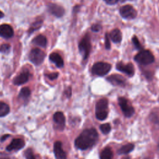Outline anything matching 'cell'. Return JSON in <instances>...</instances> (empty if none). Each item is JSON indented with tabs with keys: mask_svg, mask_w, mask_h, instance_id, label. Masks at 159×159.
I'll list each match as a JSON object with an SVG mask.
<instances>
[{
	"mask_svg": "<svg viewBox=\"0 0 159 159\" xmlns=\"http://www.w3.org/2000/svg\"><path fill=\"white\" fill-rule=\"evenodd\" d=\"M98 133L96 129H86L75 140L74 144L76 148L85 150L94 145L98 140Z\"/></svg>",
	"mask_w": 159,
	"mask_h": 159,
	"instance_id": "cell-1",
	"label": "cell"
},
{
	"mask_svg": "<svg viewBox=\"0 0 159 159\" xmlns=\"http://www.w3.org/2000/svg\"><path fill=\"white\" fill-rule=\"evenodd\" d=\"M108 100L106 98L99 99L96 104L95 115L99 120H105L108 115Z\"/></svg>",
	"mask_w": 159,
	"mask_h": 159,
	"instance_id": "cell-2",
	"label": "cell"
},
{
	"mask_svg": "<svg viewBox=\"0 0 159 159\" xmlns=\"http://www.w3.org/2000/svg\"><path fill=\"white\" fill-rule=\"evenodd\" d=\"M134 60L141 65H148L155 61L153 55L150 50H141L134 58Z\"/></svg>",
	"mask_w": 159,
	"mask_h": 159,
	"instance_id": "cell-3",
	"label": "cell"
},
{
	"mask_svg": "<svg viewBox=\"0 0 159 159\" xmlns=\"http://www.w3.org/2000/svg\"><path fill=\"white\" fill-rule=\"evenodd\" d=\"M78 49L83 57V60L84 61L86 60L89 55L91 49V40L88 34H86L80 42L78 44Z\"/></svg>",
	"mask_w": 159,
	"mask_h": 159,
	"instance_id": "cell-4",
	"label": "cell"
},
{
	"mask_svg": "<svg viewBox=\"0 0 159 159\" xmlns=\"http://www.w3.org/2000/svg\"><path fill=\"white\" fill-rule=\"evenodd\" d=\"M111 65L108 63L98 61L93 65L91 73L96 76H104L111 71Z\"/></svg>",
	"mask_w": 159,
	"mask_h": 159,
	"instance_id": "cell-5",
	"label": "cell"
},
{
	"mask_svg": "<svg viewBox=\"0 0 159 159\" xmlns=\"http://www.w3.org/2000/svg\"><path fill=\"white\" fill-rule=\"evenodd\" d=\"M118 103L125 117H131L134 114L135 109L127 98L125 97H119Z\"/></svg>",
	"mask_w": 159,
	"mask_h": 159,
	"instance_id": "cell-6",
	"label": "cell"
},
{
	"mask_svg": "<svg viewBox=\"0 0 159 159\" xmlns=\"http://www.w3.org/2000/svg\"><path fill=\"white\" fill-rule=\"evenodd\" d=\"M45 57V53L39 48H33L29 53V59L35 65H41Z\"/></svg>",
	"mask_w": 159,
	"mask_h": 159,
	"instance_id": "cell-7",
	"label": "cell"
},
{
	"mask_svg": "<svg viewBox=\"0 0 159 159\" xmlns=\"http://www.w3.org/2000/svg\"><path fill=\"white\" fill-rule=\"evenodd\" d=\"M119 12L123 18L127 20L133 19L137 16L136 10L129 4L122 6L119 9Z\"/></svg>",
	"mask_w": 159,
	"mask_h": 159,
	"instance_id": "cell-8",
	"label": "cell"
},
{
	"mask_svg": "<svg viewBox=\"0 0 159 159\" xmlns=\"http://www.w3.org/2000/svg\"><path fill=\"white\" fill-rule=\"evenodd\" d=\"M53 120L55 124V128L56 130L62 131L65 127V117L61 111L56 112L53 116Z\"/></svg>",
	"mask_w": 159,
	"mask_h": 159,
	"instance_id": "cell-9",
	"label": "cell"
},
{
	"mask_svg": "<svg viewBox=\"0 0 159 159\" xmlns=\"http://www.w3.org/2000/svg\"><path fill=\"white\" fill-rule=\"evenodd\" d=\"M116 68L118 71L126 74L130 77L133 76L135 73V69L132 63H128L127 64H125L123 63L122 61H119L117 63Z\"/></svg>",
	"mask_w": 159,
	"mask_h": 159,
	"instance_id": "cell-10",
	"label": "cell"
},
{
	"mask_svg": "<svg viewBox=\"0 0 159 159\" xmlns=\"http://www.w3.org/2000/svg\"><path fill=\"white\" fill-rule=\"evenodd\" d=\"M106 80L110 83L111 84L117 86L124 87L126 85V80L125 78L118 74H114L107 77Z\"/></svg>",
	"mask_w": 159,
	"mask_h": 159,
	"instance_id": "cell-11",
	"label": "cell"
},
{
	"mask_svg": "<svg viewBox=\"0 0 159 159\" xmlns=\"http://www.w3.org/2000/svg\"><path fill=\"white\" fill-rule=\"evenodd\" d=\"M53 153L55 159H67L66 153L62 148V143L56 141L53 144Z\"/></svg>",
	"mask_w": 159,
	"mask_h": 159,
	"instance_id": "cell-12",
	"label": "cell"
},
{
	"mask_svg": "<svg viewBox=\"0 0 159 159\" xmlns=\"http://www.w3.org/2000/svg\"><path fill=\"white\" fill-rule=\"evenodd\" d=\"M29 77H30L29 71L25 69L14 78L13 83L15 85H18V86L23 84L29 81Z\"/></svg>",
	"mask_w": 159,
	"mask_h": 159,
	"instance_id": "cell-13",
	"label": "cell"
},
{
	"mask_svg": "<svg viewBox=\"0 0 159 159\" xmlns=\"http://www.w3.org/2000/svg\"><path fill=\"white\" fill-rule=\"evenodd\" d=\"M48 11L57 17H60L65 14V10L61 6L56 4L50 3L47 6Z\"/></svg>",
	"mask_w": 159,
	"mask_h": 159,
	"instance_id": "cell-14",
	"label": "cell"
},
{
	"mask_svg": "<svg viewBox=\"0 0 159 159\" xmlns=\"http://www.w3.org/2000/svg\"><path fill=\"white\" fill-rule=\"evenodd\" d=\"M25 145V142L22 139H14L7 146L6 150L11 152L12 150H19L22 149Z\"/></svg>",
	"mask_w": 159,
	"mask_h": 159,
	"instance_id": "cell-15",
	"label": "cell"
},
{
	"mask_svg": "<svg viewBox=\"0 0 159 159\" xmlns=\"http://www.w3.org/2000/svg\"><path fill=\"white\" fill-rule=\"evenodd\" d=\"M13 35L14 30L10 25L3 24L0 25V37L4 39H9Z\"/></svg>",
	"mask_w": 159,
	"mask_h": 159,
	"instance_id": "cell-16",
	"label": "cell"
},
{
	"mask_svg": "<svg viewBox=\"0 0 159 159\" xmlns=\"http://www.w3.org/2000/svg\"><path fill=\"white\" fill-rule=\"evenodd\" d=\"M49 60L55 64L57 67L62 68L64 66L63 60L61 57L57 53H52L49 56Z\"/></svg>",
	"mask_w": 159,
	"mask_h": 159,
	"instance_id": "cell-17",
	"label": "cell"
},
{
	"mask_svg": "<svg viewBox=\"0 0 159 159\" xmlns=\"http://www.w3.org/2000/svg\"><path fill=\"white\" fill-rule=\"evenodd\" d=\"M109 37H110V39L114 43H118L122 41V33L119 29H113L110 32V34L109 35Z\"/></svg>",
	"mask_w": 159,
	"mask_h": 159,
	"instance_id": "cell-18",
	"label": "cell"
},
{
	"mask_svg": "<svg viewBox=\"0 0 159 159\" xmlns=\"http://www.w3.org/2000/svg\"><path fill=\"white\" fill-rule=\"evenodd\" d=\"M32 43L35 45L44 48L47 45V40L44 35L40 34L34 38V39L32 41Z\"/></svg>",
	"mask_w": 159,
	"mask_h": 159,
	"instance_id": "cell-19",
	"label": "cell"
},
{
	"mask_svg": "<svg viewBox=\"0 0 159 159\" xmlns=\"http://www.w3.org/2000/svg\"><path fill=\"white\" fill-rule=\"evenodd\" d=\"M134 145L131 143H127L124 145H122L118 150L117 153L118 155H125L130 153L134 149Z\"/></svg>",
	"mask_w": 159,
	"mask_h": 159,
	"instance_id": "cell-20",
	"label": "cell"
},
{
	"mask_svg": "<svg viewBox=\"0 0 159 159\" xmlns=\"http://www.w3.org/2000/svg\"><path fill=\"white\" fill-rule=\"evenodd\" d=\"M100 159H112L113 152L111 147H107L104 148L99 155Z\"/></svg>",
	"mask_w": 159,
	"mask_h": 159,
	"instance_id": "cell-21",
	"label": "cell"
},
{
	"mask_svg": "<svg viewBox=\"0 0 159 159\" xmlns=\"http://www.w3.org/2000/svg\"><path fill=\"white\" fill-rule=\"evenodd\" d=\"M30 94H31L30 89L28 87H24L20 89L18 97L22 100L26 101L29 98Z\"/></svg>",
	"mask_w": 159,
	"mask_h": 159,
	"instance_id": "cell-22",
	"label": "cell"
},
{
	"mask_svg": "<svg viewBox=\"0 0 159 159\" xmlns=\"http://www.w3.org/2000/svg\"><path fill=\"white\" fill-rule=\"evenodd\" d=\"M9 111V106L6 103L0 101V117H4L8 114Z\"/></svg>",
	"mask_w": 159,
	"mask_h": 159,
	"instance_id": "cell-23",
	"label": "cell"
},
{
	"mask_svg": "<svg viewBox=\"0 0 159 159\" xmlns=\"http://www.w3.org/2000/svg\"><path fill=\"white\" fill-rule=\"evenodd\" d=\"M42 23H43V21L41 20H37V21H35V22H34L31 25V27H30V29L29 30V33L31 34L33 32H34L35 30H37V29H39L42 26Z\"/></svg>",
	"mask_w": 159,
	"mask_h": 159,
	"instance_id": "cell-24",
	"label": "cell"
},
{
	"mask_svg": "<svg viewBox=\"0 0 159 159\" xmlns=\"http://www.w3.org/2000/svg\"><path fill=\"white\" fill-rule=\"evenodd\" d=\"M99 129L102 134H109L111 130V126L110 124L109 123H105L99 125Z\"/></svg>",
	"mask_w": 159,
	"mask_h": 159,
	"instance_id": "cell-25",
	"label": "cell"
},
{
	"mask_svg": "<svg viewBox=\"0 0 159 159\" xmlns=\"http://www.w3.org/2000/svg\"><path fill=\"white\" fill-rule=\"evenodd\" d=\"M24 156L26 159H37L32 148H29L24 152Z\"/></svg>",
	"mask_w": 159,
	"mask_h": 159,
	"instance_id": "cell-26",
	"label": "cell"
},
{
	"mask_svg": "<svg viewBox=\"0 0 159 159\" xmlns=\"http://www.w3.org/2000/svg\"><path fill=\"white\" fill-rule=\"evenodd\" d=\"M132 42L133 45H134V47L135 48V49H137V50H142V48H143V47H142V45L140 44V42L139 41L138 38H137L135 35H134V36L132 37Z\"/></svg>",
	"mask_w": 159,
	"mask_h": 159,
	"instance_id": "cell-27",
	"label": "cell"
},
{
	"mask_svg": "<svg viewBox=\"0 0 159 159\" xmlns=\"http://www.w3.org/2000/svg\"><path fill=\"white\" fill-rule=\"evenodd\" d=\"M10 48H11V46L9 44H7V43L2 44L0 47V52L3 53H7L10 50Z\"/></svg>",
	"mask_w": 159,
	"mask_h": 159,
	"instance_id": "cell-28",
	"label": "cell"
},
{
	"mask_svg": "<svg viewBox=\"0 0 159 159\" xmlns=\"http://www.w3.org/2000/svg\"><path fill=\"white\" fill-rule=\"evenodd\" d=\"M50 80H54L55 79H57L59 75L58 72H53V73H48V74H45V75Z\"/></svg>",
	"mask_w": 159,
	"mask_h": 159,
	"instance_id": "cell-29",
	"label": "cell"
},
{
	"mask_svg": "<svg viewBox=\"0 0 159 159\" xmlns=\"http://www.w3.org/2000/svg\"><path fill=\"white\" fill-rule=\"evenodd\" d=\"M101 29H102V26L99 24H95L91 26V30L93 32H99L101 30Z\"/></svg>",
	"mask_w": 159,
	"mask_h": 159,
	"instance_id": "cell-30",
	"label": "cell"
},
{
	"mask_svg": "<svg viewBox=\"0 0 159 159\" xmlns=\"http://www.w3.org/2000/svg\"><path fill=\"white\" fill-rule=\"evenodd\" d=\"M105 48L107 50H109L111 48V44L109 41V37L107 33L105 35Z\"/></svg>",
	"mask_w": 159,
	"mask_h": 159,
	"instance_id": "cell-31",
	"label": "cell"
},
{
	"mask_svg": "<svg viewBox=\"0 0 159 159\" xmlns=\"http://www.w3.org/2000/svg\"><path fill=\"white\" fill-rule=\"evenodd\" d=\"M71 92H72V90H71V86H68V87L65 90V91H64V94H65V96L66 98H70L71 96V93H72Z\"/></svg>",
	"mask_w": 159,
	"mask_h": 159,
	"instance_id": "cell-32",
	"label": "cell"
},
{
	"mask_svg": "<svg viewBox=\"0 0 159 159\" xmlns=\"http://www.w3.org/2000/svg\"><path fill=\"white\" fill-rule=\"evenodd\" d=\"M150 119H151L152 121H153V122L158 124V117L157 114H155V113L152 114L150 116Z\"/></svg>",
	"mask_w": 159,
	"mask_h": 159,
	"instance_id": "cell-33",
	"label": "cell"
},
{
	"mask_svg": "<svg viewBox=\"0 0 159 159\" xmlns=\"http://www.w3.org/2000/svg\"><path fill=\"white\" fill-rule=\"evenodd\" d=\"M107 4L109 5H113L116 4L119 0H104Z\"/></svg>",
	"mask_w": 159,
	"mask_h": 159,
	"instance_id": "cell-34",
	"label": "cell"
},
{
	"mask_svg": "<svg viewBox=\"0 0 159 159\" xmlns=\"http://www.w3.org/2000/svg\"><path fill=\"white\" fill-rule=\"evenodd\" d=\"M0 159H16V158L10 157H1Z\"/></svg>",
	"mask_w": 159,
	"mask_h": 159,
	"instance_id": "cell-35",
	"label": "cell"
},
{
	"mask_svg": "<svg viewBox=\"0 0 159 159\" xmlns=\"http://www.w3.org/2000/svg\"><path fill=\"white\" fill-rule=\"evenodd\" d=\"M8 136H9V135H5L2 136L1 139V141H4V140H6L8 137Z\"/></svg>",
	"mask_w": 159,
	"mask_h": 159,
	"instance_id": "cell-36",
	"label": "cell"
},
{
	"mask_svg": "<svg viewBox=\"0 0 159 159\" xmlns=\"http://www.w3.org/2000/svg\"><path fill=\"white\" fill-rule=\"evenodd\" d=\"M3 16H4V14H3V12H1V11H0V18H2Z\"/></svg>",
	"mask_w": 159,
	"mask_h": 159,
	"instance_id": "cell-37",
	"label": "cell"
},
{
	"mask_svg": "<svg viewBox=\"0 0 159 159\" xmlns=\"http://www.w3.org/2000/svg\"><path fill=\"white\" fill-rule=\"evenodd\" d=\"M127 1H133V0H121V2H124Z\"/></svg>",
	"mask_w": 159,
	"mask_h": 159,
	"instance_id": "cell-38",
	"label": "cell"
}]
</instances>
